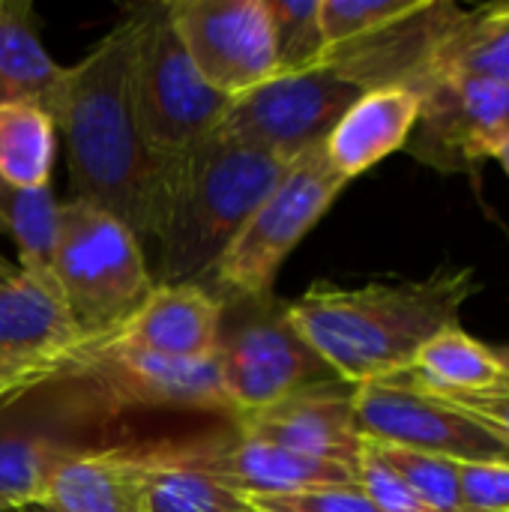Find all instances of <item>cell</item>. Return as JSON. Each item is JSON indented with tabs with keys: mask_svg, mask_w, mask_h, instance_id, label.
<instances>
[{
	"mask_svg": "<svg viewBox=\"0 0 509 512\" xmlns=\"http://www.w3.org/2000/svg\"><path fill=\"white\" fill-rule=\"evenodd\" d=\"M54 126L66 138L72 198L117 216L138 240H156L168 159L138 126L132 99V21L120 18L90 54L69 66Z\"/></svg>",
	"mask_w": 509,
	"mask_h": 512,
	"instance_id": "obj_1",
	"label": "cell"
},
{
	"mask_svg": "<svg viewBox=\"0 0 509 512\" xmlns=\"http://www.w3.org/2000/svg\"><path fill=\"white\" fill-rule=\"evenodd\" d=\"M477 291L471 267L360 288L318 282L285 303V315L339 381L363 387L405 372L423 345L459 327V312Z\"/></svg>",
	"mask_w": 509,
	"mask_h": 512,
	"instance_id": "obj_2",
	"label": "cell"
},
{
	"mask_svg": "<svg viewBox=\"0 0 509 512\" xmlns=\"http://www.w3.org/2000/svg\"><path fill=\"white\" fill-rule=\"evenodd\" d=\"M294 162L216 132L168 159L156 285L201 279Z\"/></svg>",
	"mask_w": 509,
	"mask_h": 512,
	"instance_id": "obj_3",
	"label": "cell"
},
{
	"mask_svg": "<svg viewBox=\"0 0 509 512\" xmlns=\"http://www.w3.org/2000/svg\"><path fill=\"white\" fill-rule=\"evenodd\" d=\"M345 186L348 180L333 171L324 144L303 153L270 198L246 219L228 249L195 282L207 288L222 309L273 297L285 258L321 222Z\"/></svg>",
	"mask_w": 509,
	"mask_h": 512,
	"instance_id": "obj_4",
	"label": "cell"
},
{
	"mask_svg": "<svg viewBox=\"0 0 509 512\" xmlns=\"http://www.w3.org/2000/svg\"><path fill=\"white\" fill-rule=\"evenodd\" d=\"M51 273L84 342L111 333L156 288L141 240L117 216L81 198L60 204Z\"/></svg>",
	"mask_w": 509,
	"mask_h": 512,
	"instance_id": "obj_5",
	"label": "cell"
},
{
	"mask_svg": "<svg viewBox=\"0 0 509 512\" xmlns=\"http://www.w3.org/2000/svg\"><path fill=\"white\" fill-rule=\"evenodd\" d=\"M132 21V99L141 135L159 159H174L207 138L228 108L192 63L168 3H141Z\"/></svg>",
	"mask_w": 509,
	"mask_h": 512,
	"instance_id": "obj_6",
	"label": "cell"
},
{
	"mask_svg": "<svg viewBox=\"0 0 509 512\" xmlns=\"http://www.w3.org/2000/svg\"><path fill=\"white\" fill-rule=\"evenodd\" d=\"M234 309V306H231ZM246 315L219 339V378L234 420L264 411L300 390L339 384L336 372L312 351L273 297L246 303ZM345 384V381H342Z\"/></svg>",
	"mask_w": 509,
	"mask_h": 512,
	"instance_id": "obj_7",
	"label": "cell"
},
{
	"mask_svg": "<svg viewBox=\"0 0 509 512\" xmlns=\"http://www.w3.org/2000/svg\"><path fill=\"white\" fill-rule=\"evenodd\" d=\"M360 96V87L327 69L276 75L261 87L234 96L213 132L255 150L300 159L327 141L333 126Z\"/></svg>",
	"mask_w": 509,
	"mask_h": 512,
	"instance_id": "obj_8",
	"label": "cell"
},
{
	"mask_svg": "<svg viewBox=\"0 0 509 512\" xmlns=\"http://www.w3.org/2000/svg\"><path fill=\"white\" fill-rule=\"evenodd\" d=\"M354 417L366 441L441 456L459 465H509V444L453 402L396 384L354 387Z\"/></svg>",
	"mask_w": 509,
	"mask_h": 512,
	"instance_id": "obj_9",
	"label": "cell"
},
{
	"mask_svg": "<svg viewBox=\"0 0 509 512\" xmlns=\"http://www.w3.org/2000/svg\"><path fill=\"white\" fill-rule=\"evenodd\" d=\"M63 378L84 381L111 408H174L234 417L216 357L174 360L141 348L90 339L72 351Z\"/></svg>",
	"mask_w": 509,
	"mask_h": 512,
	"instance_id": "obj_10",
	"label": "cell"
},
{
	"mask_svg": "<svg viewBox=\"0 0 509 512\" xmlns=\"http://www.w3.org/2000/svg\"><path fill=\"white\" fill-rule=\"evenodd\" d=\"M171 21L201 78L234 99L276 75L267 0H168Z\"/></svg>",
	"mask_w": 509,
	"mask_h": 512,
	"instance_id": "obj_11",
	"label": "cell"
},
{
	"mask_svg": "<svg viewBox=\"0 0 509 512\" xmlns=\"http://www.w3.org/2000/svg\"><path fill=\"white\" fill-rule=\"evenodd\" d=\"M465 18V9L435 0H390V9L360 36L324 51L318 69H327L354 87H408L414 90L441 45Z\"/></svg>",
	"mask_w": 509,
	"mask_h": 512,
	"instance_id": "obj_12",
	"label": "cell"
},
{
	"mask_svg": "<svg viewBox=\"0 0 509 512\" xmlns=\"http://www.w3.org/2000/svg\"><path fill=\"white\" fill-rule=\"evenodd\" d=\"M420 117L405 150L438 168L468 171L509 135V87L486 78H438L417 90Z\"/></svg>",
	"mask_w": 509,
	"mask_h": 512,
	"instance_id": "obj_13",
	"label": "cell"
},
{
	"mask_svg": "<svg viewBox=\"0 0 509 512\" xmlns=\"http://www.w3.org/2000/svg\"><path fill=\"white\" fill-rule=\"evenodd\" d=\"M156 450L168 462L207 474L216 483L246 498L360 483L357 471L348 465L309 459V456H300L273 444L240 438V435L234 441H207V444H183V447L171 444V447H156Z\"/></svg>",
	"mask_w": 509,
	"mask_h": 512,
	"instance_id": "obj_14",
	"label": "cell"
},
{
	"mask_svg": "<svg viewBox=\"0 0 509 512\" xmlns=\"http://www.w3.org/2000/svg\"><path fill=\"white\" fill-rule=\"evenodd\" d=\"M237 435L273 444L309 459L336 462L360 471L363 432L354 417V387L324 384L300 390L264 411L237 417Z\"/></svg>",
	"mask_w": 509,
	"mask_h": 512,
	"instance_id": "obj_15",
	"label": "cell"
},
{
	"mask_svg": "<svg viewBox=\"0 0 509 512\" xmlns=\"http://www.w3.org/2000/svg\"><path fill=\"white\" fill-rule=\"evenodd\" d=\"M222 318V303L198 282L156 285L123 324L96 339L174 360H213L219 354Z\"/></svg>",
	"mask_w": 509,
	"mask_h": 512,
	"instance_id": "obj_16",
	"label": "cell"
},
{
	"mask_svg": "<svg viewBox=\"0 0 509 512\" xmlns=\"http://www.w3.org/2000/svg\"><path fill=\"white\" fill-rule=\"evenodd\" d=\"M420 117V96L408 87L366 90L324 141L327 162L348 183L396 150H405Z\"/></svg>",
	"mask_w": 509,
	"mask_h": 512,
	"instance_id": "obj_17",
	"label": "cell"
},
{
	"mask_svg": "<svg viewBox=\"0 0 509 512\" xmlns=\"http://www.w3.org/2000/svg\"><path fill=\"white\" fill-rule=\"evenodd\" d=\"M84 345L54 276L15 270L0 282V354L69 357Z\"/></svg>",
	"mask_w": 509,
	"mask_h": 512,
	"instance_id": "obj_18",
	"label": "cell"
},
{
	"mask_svg": "<svg viewBox=\"0 0 509 512\" xmlns=\"http://www.w3.org/2000/svg\"><path fill=\"white\" fill-rule=\"evenodd\" d=\"M36 507L51 512H147L129 450L66 453Z\"/></svg>",
	"mask_w": 509,
	"mask_h": 512,
	"instance_id": "obj_19",
	"label": "cell"
},
{
	"mask_svg": "<svg viewBox=\"0 0 509 512\" xmlns=\"http://www.w3.org/2000/svg\"><path fill=\"white\" fill-rule=\"evenodd\" d=\"M69 84L39 39V18L27 0H0V102H33L57 117Z\"/></svg>",
	"mask_w": 509,
	"mask_h": 512,
	"instance_id": "obj_20",
	"label": "cell"
},
{
	"mask_svg": "<svg viewBox=\"0 0 509 512\" xmlns=\"http://www.w3.org/2000/svg\"><path fill=\"white\" fill-rule=\"evenodd\" d=\"M438 78H486L509 87V9L504 3L465 12L435 48L414 93Z\"/></svg>",
	"mask_w": 509,
	"mask_h": 512,
	"instance_id": "obj_21",
	"label": "cell"
},
{
	"mask_svg": "<svg viewBox=\"0 0 509 512\" xmlns=\"http://www.w3.org/2000/svg\"><path fill=\"white\" fill-rule=\"evenodd\" d=\"M432 396H459V393H477L486 387H495L507 381L504 369L492 357V348L471 339L462 327H450L441 336H435L423 351L414 357V363L387 378Z\"/></svg>",
	"mask_w": 509,
	"mask_h": 512,
	"instance_id": "obj_22",
	"label": "cell"
},
{
	"mask_svg": "<svg viewBox=\"0 0 509 512\" xmlns=\"http://www.w3.org/2000/svg\"><path fill=\"white\" fill-rule=\"evenodd\" d=\"M138 468L147 512H255L246 495L207 474L168 462L156 447L129 450Z\"/></svg>",
	"mask_w": 509,
	"mask_h": 512,
	"instance_id": "obj_23",
	"label": "cell"
},
{
	"mask_svg": "<svg viewBox=\"0 0 509 512\" xmlns=\"http://www.w3.org/2000/svg\"><path fill=\"white\" fill-rule=\"evenodd\" d=\"M57 126L33 102H0V183L15 189L51 186Z\"/></svg>",
	"mask_w": 509,
	"mask_h": 512,
	"instance_id": "obj_24",
	"label": "cell"
},
{
	"mask_svg": "<svg viewBox=\"0 0 509 512\" xmlns=\"http://www.w3.org/2000/svg\"><path fill=\"white\" fill-rule=\"evenodd\" d=\"M60 231V201L51 186L42 189H15L0 183V234H6L15 249L21 270L51 273L54 249Z\"/></svg>",
	"mask_w": 509,
	"mask_h": 512,
	"instance_id": "obj_25",
	"label": "cell"
},
{
	"mask_svg": "<svg viewBox=\"0 0 509 512\" xmlns=\"http://www.w3.org/2000/svg\"><path fill=\"white\" fill-rule=\"evenodd\" d=\"M72 453L51 438L27 432H0V512H18L36 507L57 462Z\"/></svg>",
	"mask_w": 509,
	"mask_h": 512,
	"instance_id": "obj_26",
	"label": "cell"
},
{
	"mask_svg": "<svg viewBox=\"0 0 509 512\" xmlns=\"http://www.w3.org/2000/svg\"><path fill=\"white\" fill-rule=\"evenodd\" d=\"M267 6L273 15L276 75L315 72L324 57L321 0H267Z\"/></svg>",
	"mask_w": 509,
	"mask_h": 512,
	"instance_id": "obj_27",
	"label": "cell"
},
{
	"mask_svg": "<svg viewBox=\"0 0 509 512\" xmlns=\"http://www.w3.org/2000/svg\"><path fill=\"white\" fill-rule=\"evenodd\" d=\"M366 450L378 456L393 474L402 477V483L429 507L432 512H459V462L414 453L405 447L375 444L366 441Z\"/></svg>",
	"mask_w": 509,
	"mask_h": 512,
	"instance_id": "obj_28",
	"label": "cell"
},
{
	"mask_svg": "<svg viewBox=\"0 0 509 512\" xmlns=\"http://www.w3.org/2000/svg\"><path fill=\"white\" fill-rule=\"evenodd\" d=\"M255 512H378L360 483L351 486H318L288 495L246 498Z\"/></svg>",
	"mask_w": 509,
	"mask_h": 512,
	"instance_id": "obj_29",
	"label": "cell"
},
{
	"mask_svg": "<svg viewBox=\"0 0 509 512\" xmlns=\"http://www.w3.org/2000/svg\"><path fill=\"white\" fill-rule=\"evenodd\" d=\"M72 357V354H69ZM69 357H18V354H0V411L30 390L63 381Z\"/></svg>",
	"mask_w": 509,
	"mask_h": 512,
	"instance_id": "obj_30",
	"label": "cell"
},
{
	"mask_svg": "<svg viewBox=\"0 0 509 512\" xmlns=\"http://www.w3.org/2000/svg\"><path fill=\"white\" fill-rule=\"evenodd\" d=\"M459 512H509V465H459Z\"/></svg>",
	"mask_w": 509,
	"mask_h": 512,
	"instance_id": "obj_31",
	"label": "cell"
},
{
	"mask_svg": "<svg viewBox=\"0 0 509 512\" xmlns=\"http://www.w3.org/2000/svg\"><path fill=\"white\" fill-rule=\"evenodd\" d=\"M360 486L369 495V501L378 507V512H432L405 483L399 474H393L378 456H372L363 444V459H360Z\"/></svg>",
	"mask_w": 509,
	"mask_h": 512,
	"instance_id": "obj_32",
	"label": "cell"
},
{
	"mask_svg": "<svg viewBox=\"0 0 509 512\" xmlns=\"http://www.w3.org/2000/svg\"><path fill=\"white\" fill-rule=\"evenodd\" d=\"M441 399L468 411L471 417H477L480 423L495 429L509 444V378L495 387L477 390V393H459V396H441Z\"/></svg>",
	"mask_w": 509,
	"mask_h": 512,
	"instance_id": "obj_33",
	"label": "cell"
},
{
	"mask_svg": "<svg viewBox=\"0 0 509 512\" xmlns=\"http://www.w3.org/2000/svg\"><path fill=\"white\" fill-rule=\"evenodd\" d=\"M492 159H498L501 165H504V171L509 174V135L495 147V153H492Z\"/></svg>",
	"mask_w": 509,
	"mask_h": 512,
	"instance_id": "obj_34",
	"label": "cell"
},
{
	"mask_svg": "<svg viewBox=\"0 0 509 512\" xmlns=\"http://www.w3.org/2000/svg\"><path fill=\"white\" fill-rule=\"evenodd\" d=\"M492 357L498 360V366L504 369V375L509 378V345H501V348H492Z\"/></svg>",
	"mask_w": 509,
	"mask_h": 512,
	"instance_id": "obj_35",
	"label": "cell"
},
{
	"mask_svg": "<svg viewBox=\"0 0 509 512\" xmlns=\"http://www.w3.org/2000/svg\"><path fill=\"white\" fill-rule=\"evenodd\" d=\"M15 270H18V267H12V264H9V261H6V258L0 255V282H3V279H9V276H12Z\"/></svg>",
	"mask_w": 509,
	"mask_h": 512,
	"instance_id": "obj_36",
	"label": "cell"
},
{
	"mask_svg": "<svg viewBox=\"0 0 509 512\" xmlns=\"http://www.w3.org/2000/svg\"><path fill=\"white\" fill-rule=\"evenodd\" d=\"M18 512H51V510H45V507H24V510H18Z\"/></svg>",
	"mask_w": 509,
	"mask_h": 512,
	"instance_id": "obj_37",
	"label": "cell"
},
{
	"mask_svg": "<svg viewBox=\"0 0 509 512\" xmlns=\"http://www.w3.org/2000/svg\"><path fill=\"white\" fill-rule=\"evenodd\" d=\"M504 6H507V9H509V3H504Z\"/></svg>",
	"mask_w": 509,
	"mask_h": 512,
	"instance_id": "obj_38",
	"label": "cell"
}]
</instances>
